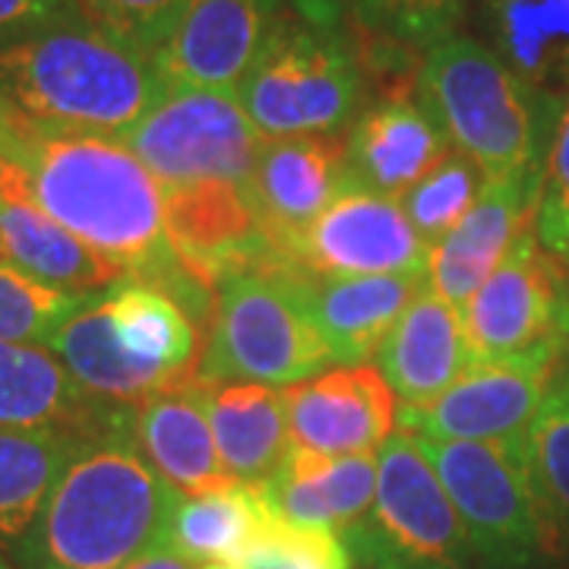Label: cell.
<instances>
[{"instance_id": "cell-1", "label": "cell", "mask_w": 569, "mask_h": 569, "mask_svg": "<svg viewBox=\"0 0 569 569\" xmlns=\"http://www.w3.org/2000/svg\"><path fill=\"white\" fill-rule=\"evenodd\" d=\"M0 142L41 212L121 266L127 279L171 282L181 266L168 241L164 187L121 140L0 114Z\"/></svg>"}, {"instance_id": "cell-2", "label": "cell", "mask_w": 569, "mask_h": 569, "mask_svg": "<svg viewBox=\"0 0 569 569\" xmlns=\"http://www.w3.org/2000/svg\"><path fill=\"white\" fill-rule=\"evenodd\" d=\"M168 89L156 54L86 10L0 39V114L41 130L121 140Z\"/></svg>"}, {"instance_id": "cell-3", "label": "cell", "mask_w": 569, "mask_h": 569, "mask_svg": "<svg viewBox=\"0 0 569 569\" xmlns=\"http://www.w3.org/2000/svg\"><path fill=\"white\" fill-rule=\"evenodd\" d=\"M178 493L133 443V430L82 440L13 553L17 569H127L168 538Z\"/></svg>"}, {"instance_id": "cell-4", "label": "cell", "mask_w": 569, "mask_h": 569, "mask_svg": "<svg viewBox=\"0 0 569 569\" xmlns=\"http://www.w3.org/2000/svg\"><path fill=\"white\" fill-rule=\"evenodd\" d=\"M415 99L449 149L478 164L488 181L548 168L567 108V99L531 86L493 48L459 32L427 51Z\"/></svg>"}, {"instance_id": "cell-5", "label": "cell", "mask_w": 569, "mask_h": 569, "mask_svg": "<svg viewBox=\"0 0 569 569\" xmlns=\"http://www.w3.org/2000/svg\"><path fill=\"white\" fill-rule=\"evenodd\" d=\"M263 140L339 137L370 102L348 22L284 10L234 89Z\"/></svg>"}, {"instance_id": "cell-6", "label": "cell", "mask_w": 569, "mask_h": 569, "mask_svg": "<svg viewBox=\"0 0 569 569\" xmlns=\"http://www.w3.org/2000/svg\"><path fill=\"white\" fill-rule=\"evenodd\" d=\"M305 284L307 276L291 263L247 269L216 284L197 377L284 389L336 367L307 310Z\"/></svg>"}, {"instance_id": "cell-7", "label": "cell", "mask_w": 569, "mask_h": 569, "mask_svg": "<svg viewBox=\"0 0 569 569\" xmlns=\"http://www.w3.org/2000/svg\"><path fill=\"white\" fill-rule=\"evenodd\" d=\"M415 440L466 526L478 569H563L557 531L531 478L526 437Z\"/></svg>"}, {"instance_id": "cell-8", "label": "cell", "mask_w": 569, "mask_h": 569, "mask_svg": "<svg viewBox=\"0 0 569 569\" xmlns=\"http://www.w3.org/2000/svg\"><path fill=\"white\" fill-rule=\"evenodd\" d=\"M346 548L365 569H478L437 468L406 430H396L377 452L373 509Z\"/></svg>"}, {"instance_id": "cell-9", "label": "cell", "mask_w": 569, "mask_h": 569, "mask_svg": "<svg viewBox=\"0 0 569 569\" xmlns=\"http://www.w3.org/2000/svg\"><path fill=\"white\" fill-rule=\"evenodd\" d=\"M471 361L557 365L569 346V269L541 250L529 224L462 307Z\"/></svg>"}, {"instance_id": "cell-10", "label": "cell", "mask_w": 569, "mask_h": 569, "mask_svg": "<svg viewBox=\"0 0 569 569\" xmlns=\"http://www.w3.org/2000/svg\"><path fill=\"white\" fill-rule=\"evenodd\" d=\"M121 142L162 187L203 181L247 187L263 137L231 89L171 86L162 102L146 111Z\"/></svg>"}, {"instance_id": "cell-11", "label": "cell", "mask_w": 569, "mask_h": 569, "mask_svg": "<svg viewBox=\"0 0 569 569\" xmlns=\"http://www.w3.org/2000/svg\"><path fill=\"white\" fill-rule=\"evenodd\" d=\"M430 247L415 234L399 200L351 187L284 250L313 279L427 272Z\"/></svg>"}, {"instance_id": "cell-12", "label": "cell", "mask_w": 569, "mask_h": 569, "mask_svg": "<svg viewBox=\"0 0 569 569\" xmlns=\"http://www.w3.org/2000/svg\"><path fill=\"white\" fill-rule=\"evenodd\" d=\"M164 216L178 266L212 295L228 276L288 263L257 219L244 183L164 187Z\"/></svg>"}, {"instance_id": "cell-13", "label": "cell", "mask_w": 569, "mask_h": 569, "mask_svg": "<svg viewBox=\"0 0 569 569\" xmlns=\"http://www.w3.org/2000/svg\"><path fill=\"white\" fill-rule=\"evenodd\" d=\"M545 361H471L425 408H402L399 427L427 440H519L553 383Z\"/></svg>"}, {"instance_id": "cell-14", "label": "cell", "mask_w": 569, "mask_h": 569, "mask_svg": "<svg viewBox=\"0 0 569 569\" xmlns=\"http://www.w3.org/2000/svg\"><path fill=\"white\" fill-rule=\"evenodd\" d=\"M548 168H531L503 181H488L466 219L427 253V284L449 307L462 310L516 238L535 224Z\"/></svg>"}, {"instance_id": "cell-15", "label": "cell", "mask_w": 569, "mask_h": 569, "mask_svg": "<svg viewBox=\"0 0 569 569\" xmlns=\"http://www.w3.org/2000/svg\"><path fill=\"white\" fill-rule=\"evenodd\" d=\"M351 187L358 183L348 168L346 133L284 137L263 140L253 174L247 181V197L269 241L284 257V250L307 224Z\"/></svg>"}, {"instance_id": "cell-16", "label": "cell", "mask_w": 569, "mask_h": 569, "mask_svg": "<svg viewBox=\"0 0 569 569\" xmlns=\"http://www.w3.org/2000/svg\"><path fill=\"white\" fill-rule=\"evenodd\" d=\"M291 447L320 456L380 452L392 427L396 396L373 367H329L305 383L284 387Z\"/></svg>"}, {"instance_id": "cell-17", "label": "cell", "mask_w": 569, "mask_h": 569, "mask_svg": "<svg viewBox=\"0 0 569 569\" xmlns=\"http://www.w3.org/2000/svg\"><path fill=\"white\" fill-rule=\"evenodd\" d=\"M133 425V408L104 406L44 346L0 342V427L96 440Z\"/></svg>"}, {"instance_id": "cell-18", "label": "cell", "mask_w": 569, "mask_h": 569, "mask_svg": "<svg viewBox=\"0 0 569 569\" xmlns=\"http://www.w3.org/2000/svg\"><path fill=\"white\" fill-rule=\"evenodd\" d=\"M291 0H193L178 32L156 54L164 80L197 89H238Z\"/></svg>"}, {"instance_id": "cell-19", "label": "cell", "mask_w": 569, "mask_h": 569, "mask_svg": "<svg viewBox=\"0 0 569 569\" xmlns=\"http://www.w3.org/2000/svg\"><path fill=\"white\" fill-rule=\"evenodd\" d=\"M133 443L168 488L181 497L234 488L206 415L203 380L149 396L133 408Z\"/></svg>"}, {"instance_id": "cell-20", "label": "cell", "mask_w": 569, "mask_h": 569, "mask_svg": "<svg viewBox=\"0 0 569 569\" xmlns=\"http://www.w3.org/2000/svg\"><path fill=\"white\" fill-rule=\"evenodd\" d=\"M0 260L22 269L36 282L73 295H102L127 279L121 266L104 260L41 212L26 193L13 162L0 181Z\"/></svg>"}, {"instance_id": "cell-21", "label": "cell", "mask_w": 569, "mask_h": 569, "mask_svg": "<svg viewBox=\"0 0 569 569\" xmlns=\"http://www.w3.org/2000/svg\"><path fill=\"white\" fill-rule=\"evenodd\" d=\"M260 490L266 503L284 519L332 531L348 541L373 509L377 452L320 456L291 447L279 471Z\"/></svg>"}, {"instance_id": "cell-22", "label": "cell", "mask_w": 569, "mask_h": 569, "mask_svg": "<svg viewBox=\"0 0 569 569\" xmlns=\"http://www.w3.org/2000/svg\"><path fill=\"white\" fill-rule=\"evenodd\" d=\"M377 365L402 408L430 406L471 365L462 310L425 284L377 351Z\"/></svg>"}, {"instance_id": "cell-23", "label": "cell", "mask_w": 569, "mask_h": 569, "mask_svg": "<svg viewBox=\"0 0 569 569\" xmlns=\"http://www.w3.org/2000/svg\"><path fill=\"white\" fill-rule=\"evenodd\" d=\"M348 168L358 187L399 200L449 152L415 96L370 99L346 130Z\"/></svg>"}, {"instance_id": "cell-24", "label": "cell", "mask_w": 569, "mask_h": 569, "mask_svg": "<svg viewBox=\"0 0 569 569\" xmlns=\"http://www.w3.org/2000/svg\"><path fill=\"white\" fill-rule=\"evenodd\" d=\"M427 272L313 279L307 276L305 298L313 323L329 346L336 367H361L377 358L392 326L421 295Z\"/></svg>"}, {"instance_id": "cell-25", "label": "cell", "mask_w": 569, "mask_h": 569, "mask_svg": "<svg viewBox=\"0 0 569 569\" xmlns=\"http://www.w3.org/2000/svg\"><path fill=\"white\" fill-rule=\"evenodd\" d=\"M114 346L168 387L197 380L203 332L159 284L123 279L102 291Z\"/></svg>"}, {"instance_id": "cell-26", "label": "cell", "mask_w": 569, "mask_h": 569, "mask_svg": "<svg viewBox=\"0 0 569 569\" xmlns=\"http://www.w3.org/2000/svg\"><path fill=\"white\" fill-rule=\"evenodd\" d=\"M203 399L228 475L244 488H263L291 449L284 389L203 383Z\"/></svg>"}, {"instance_id": "cell-27", "label": "cell", "mask_w": 569, "mask_h": 569, "mask_svg": "<svg viewBox=\"0 0 569 569\" xmlns=\"http://www.w3.org/2000/svg\"><path fill=\"white\" fill-rule=\"evenodd\" d=\"M481 13L503 63L569 102V0H481Z\"/></svg>"}, {"instance_id": "cell-28", "label": "cell", "mask_w": 569, "mask_h": 569, "mask_svg": "<svg viewBox=\"0 0 569 569\" xmlns=\"http://www.w3.org/2000/svg\"><path fill=\"white\" fill-rule=\"evenodd\" d=\"M44 348L54 351V358L70 370V377L104 406L137 408L149 396L171 389L156 373L133 365L114 346L102 295H96L80 313H73Z\"/></svg>"}, {"instance_id": "cell-29", "label": "cell", "mask_w": 569, "mask_h": 569, "mask_svg": "<svg viewBox=\"0 0 569 569\" xmlns=\"http://www.w3.org/2000/svg\"><path fill=\"white\" fill-rule=\"evenodd\" d=\"M269 512L263 490L234 485L228 490L174 500L168 519V545L190 563H231L238 567Z\"/></svg>"}, {"instance_id": "cell-30", "label": "cell", "mask_w": 569, "mask_h": 569, "mask_svg": "<svg viewBox=\"0 0 569 569\" xmlns=\"http://www.w3.org/2000/svg\"><path fill=\"white\" fill-rule=\"evenodd\" d=\"M82 440L0 427V553L13 560Z\"/></svg>"}, {"instance_id": "cell-31", "label": "cell", "mask_w": 569, "mask_h": 569, "mask_svg": "<svg viewBox=\"0 0 569 569\" xmlns=\"http://www.w3.org/2000/svg\"><path fill=\"white\" fill-rule=\"evenodd\" d=\"M468 0H348V29L361 51L425 58L459 32Z\"/></svg>"}, {"instance_id": "cell-32", "label": "cell", "mask_w": 569, "mask_h": 569, "mask_svg": "<svg viewBox=\"0 0 569 569\" xmlns=\"http://www.w3.org/2000/svg\"><path fill=\"white\" fill-rule=\"evenodd\" d=\"M526 449L535 488L557 531L560 563L569 569V389L557 380L526 430Z\"/></svg>"}, {"instance_id": "cell-33", "label": "cell", "mask_w": 569, "mask_h": 569, "mask_svg": "<svg viewBox=\"0 0 569 569\" xmlns=\"http://www.w3.org/2000/svg\"><path fill=\"white\" fill-rule=\"evenodd\" d=\"M485 183H488V178L481 174L478 164L468 162L466 156L449 149L421 181L408 187L399 197V203L406 209L415 234L427 247H433L447 231H452L466 219L468 209L478 203Z\"/></svg>"}, {"instance_id": "cell-34", "label": "cell", "mask_w": 569, "mask_h": 569, "mask_svg": "<svg viewBox=\"0 0 569 569\" xmlns=\"http://www.w3.org/2000/svg\"><path fill=\"white\" fill-rule=\"evenodd\" d=\"M96 295H73L36 282L22 269L0 260V342L48 346L73 313Z\"/></svg>"}, {"instance_id": "cell-35", "label": "cell", "mask_w": 569, "mask_h": 569, "mask_svg": "<svg viewBox=\"0 0 569 569\" xmlns=\"http://www.w3.org/2000/svg\"><path fill=\"white\" fill-rule=\"evenodd\" d=\"M241 569H355L339 535L301 526L269 507L263 529L241 557Z\"/></svg>"}, {"instance_id": "cell-36", "label": "cell", "mask_w": 569, "mask_h": 569, "mask_svg": "<svg viewBox=\"0 0 569 569\" xmlns=\"http://www.w3.org/2000/svg\"><path fill=\"white\" fill-rule=\"evenodd\" d=\"M190 3L193 0H80L99 26L149 54H159L171 41Z\"/></svg>"}, {"instance_id": "cell-37", "label": "cell", "mask_w": 569, "mask_h": 569, "mask_svg": "<svg viewBox=\"0 0 569 569\" xmlns=\"http://www.w3.org/2000/svg\"><path fill=\"white\" fill-rule=\"evenodd\" d=\"M535 234L541 250L569 269V102L550 146L548 178L535 216Z\"/></svg>"}, {"instance_id": "cell-38", "label": "cell", "mask_w": 569, "mask_h": 569, "mask_svg": "<svg viewBox=\"0 0 569 569\" xmlns=\"http://www.w3.org/2000/svg\"><path fill=\"white\" fill-rule=\"evenodd\" d=\"M82 10L80 0H0V39Z\"/></svg>"}, {"instance_id": "cell-39", "label": "cell", "mask_w": 569, "mask_h": 569, "mask_svg": "<svg viewBox=\"0 0 569 569\" xmlns=\"http://www.w3.org/2000/svg\"><path fill=\"white\" fill-rule=\"evenodd\" d=\"M127 569H197V563H190L183 553L168 545V538H164L162 545H156L152 550H146L140 560H133Z\"/></svg>"}, {"instance_id": "cell-40", "label": "cell", "mask_w": 569, "mask_h": 569, "mask_svg": "<svg viewBox=\"0 0 569 569\" xmlns=\"http://www.w3.org/2000/svg\"><path fill=\"white\" fill-rule=\"evenodd\" d=\"M291 10L317 22H346L348 0H291Z\"/></svg>"}, {"instance_id": "cell-41", "label": "cell", "mask_w": 569, "mask_h": 569, "mask_svg": "<svg viewBox=\"0 0 569 569\" xmlns=\"http://www.w3.org/2000/svg\"><path fill=\"white\" fill-rule=\"evenodd\" d=\"M553 380H557L560 387L569 389V346L563 348V355H560V361H557V370H553Z\"/></svg>"}, {"instance_id": "cell-42", "label": "cell", "mask_w": 569, "mask_h": 569, "mask_svg": "<svg viewBox=\"0 0 569 569\" xmlns=\"http://www.w3.org/2000/svg\"><path fill=\"white\" fill-rule=\"evenodd\" d=\"M7 168H10V159H7V152H3V142H0V181H3V174H7Z\"/></svg>"}, {"instance_id": "cell-43", "label": "cell", "mask_w": 569, "mask_h": 569, "mask_svg": "<svg viewBox=\"0 0 569 569\" xmlns=\"http://www.w3.org/2000/svg\"><path fill=\"white\" fill-rule=\"evenodd\" d=\"M0 569H17L13 563H10V557H7V553H0Z\"/></svg>"}, {"instance_id": "cell-44", "label": "cell", "mask_w": 569, "mask_h": 569, "mask_svg": "<svg viewBox=\"0 0 569 569\" xmlns=\"http://www.w3.org/2000/svg\"><path fill=\"white\" fill-rule=\"evenodd\" d=\"M200 569H241V567H231V563H209V567H200Z\"/></svg>"}]
</instances>
